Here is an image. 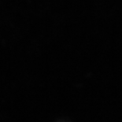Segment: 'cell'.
Instances as JSON below:
<instances>
[]
</instances>
